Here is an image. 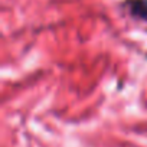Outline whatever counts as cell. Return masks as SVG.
<instances>
[{
    "mask_svg": "<svg viewBox=\"0 0 147 147\" xmlns=\"http://www.w3.org/2000/svg\"><path fill=\"white\" fill-rule=\"evenodd\" d=\"M125 7L136 19L147 22V0H127Z\"/></svg>",
    "mask_w": 147,
    "mask_h": 147,
    "instance_id": "1",
    "label": "cell"
}]
</instances>
